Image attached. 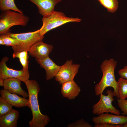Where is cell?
Instances as JSON below:
<instances>
[{"label":"cell","instance_id":"cell-20","mask_svg":"<svg viewBox=\"0 0 127 127\" xmlns=\"http://www.w3.org/2000/svg\"><path fill=\"white\" fill-rule=\"evenodd\" d=\"M28 51H22L16 53H13L12 57L13 58H18L23 66V68L25 69H28Z\"/></svg>","mask_w":127,"mask_h":127},{"label":"cell","instance_id":"cell-11","mask_svg":"<svg viewBox=\"0 0 127 127\" xmlns=\"http://www.w3.org/2000/svg\"><path fill=\"white\" fill-rule=\"evenodd\" d=\"M36 60L40 67L45 69L47 80L55 77L61 67L54 63L49 56L43 59L36 58Z\"/></svg>","mask_w":127,"mask_h":127},{"label":"cell","instance_id":"cell-25","mask_svg":"<svg viewBox=\"0 0 127 127\" xmlns=\"http://www.w3.org/2000/svg\"><path fill=\"white\" fill-rule=\"evenodd\" d=\"M122 125H115L108 123L95 124L94 127H122Z\"/></svg>","mask_w":127,"mask_h":127},{"label":"cell","instance_id":"cell-2","mask_svg":"<svg viewBox=\"0 0 127 127\" xmlns=\"http://www.w3.org/2000/svg\"><path fill=\"white\" fill-rule=\"evenodd\" d=\"M117 64V61L113 58L106 59L101 64L100 68L103 75L100 81L95 86L96 95L102 94L107 87H110L114 89L112 91L114 96L119 99L117 81L115 80V70Z\"/></svg>","mask_w":127,"mask_h":127},{"label":"cell","instance_id":"cell-24","mask_svg":"<svg viewBox=\"0 0 127 127\" xmlns=\"http://www.w3.org/2000/svg\"><path fill=\"white\" fill-rule=\"evenodd\" d=\"M117 101L118 105L123 112L121 114L127 115V99H119Z\"/></svg>","mask_w":127,"mask_h":127},{"label":"cell","instance_id":"cell-3","mask_svg":"<svg viewBox=\"0 0 127 127\" xmlns=\"http://www.w3.org/2000/svg\"><path fill=\"white\" fill-rule=\"evenodd\" d=\"M43 17L42 25L39 29L40 34L42 36L50 30L67 23L80 22L81 20L78 17H68L61 12L55 11Z\"/></svg>","mask_w":127,"mask_h":127},{"label":"cell","instance_id":"cell-22","mask_svg":"<svg viewBox=\"0 0 127 127\" xmlns=\"http://www.w3.org/2000/svg\"><path fill=\"white\" fill-rule=\"evenodd\" d=\"M13 106L1 97H0V116L11 111Z\"/></svg>","mask_w":127,"mask_h":127},{"label":"cell","instance_id":"cell-14","mask_svg":"<svg viewBox=\"0 0 127 127\" xmlns=\"http://www.w3.org/2000/svg\"><path fill=\"white\" fill-rule=\"evenodd\" d=\"M61 85V94L64 97L69 100L75 99L81 91L80 87L74 80L67 82Z\"/></svg>","mask_w":127,"mask_h":127},{"label":"cell","instance_id":"cell-17","mask_svg":"<svg viewBox=\"0 0 127 127\" xmlns=\"http://www.w3.org/2000/svg\"><path fill=\"white\" fill-rule=\"evenodd\" d=\"M117 84L119 99H125L127 98V79L120 77Z\"/></svg>","mask_w":127,"mask_h":127},{"label":"cell","instance_id":"cell-8","mask_svg":"<svg viewBox=\"0 0 127 127\" xmlns=\"http://www.w3.org/2000/svg\"><path fill=\"white\" fill-rule=\"evenodd\" d=\"M80 66L79 64H73L72 60H67L61 66L55 77V80L61 85L67 82L74 80Z\"/></svg>","mask_w":127,"mask_h":127},{"label":"cell","instance_id":"cell-19","mask_svg":"<svg viewBox=\"0 0 127 127\" xmlns=\"http://www.w3.org/2000/svg\"><path fill=\"white\" fill-rule=\"evenodd\" d=\"M100 4L111 13L115 12L118 7V0H97Z\"/></svg>","mask_w":127,"mask_h":127},{"label":"cell","instance_id":"cell-12","mask_svg":"<svg viewBox=\"0 0 127 127\" xmlns=\"http://www.w3.org/2000/svg\"><path fill=\"white\" fill-rule=\"evenodd\" d=\"M21 81L17 78H7L4 81V89L11 93L20 95L23 97L27 98L28 97V94L21 87Z\"/></svg>","mask_w":127,"mask_h":127},{"label":"cell","instance_id":"cell-10","mask_svg":"<svg viewBox=\"0 0 127 127\" xmlns=\"http://www.w3.org/2000/svg\"><path fill=\"white\" fill-rule=\"evenodd\" d=\"M53 48L52 46L44 43L43 40L35 43L32 47L29 54L36 58L43 59L49 56Z\"/></svg>","mask_w":127,"mask_h":127},{"label":"cell","instance_id":"cell-26","mask_svg":"<svg viewBox=\"0 0 127 127\" xmlns=\"http://www.w3.org/2000/svg\"><path fill=\"white\" fill-rule=\"evenodd\" d=\"M118 73L120 77L127 79V64L119 70Z\"/></svg>","mask_w":127,"mask_h":127},{"label":"cell","instance_id":"cell-21","mask_svg":"<svg viewBox=\"0 0 127 127\" xmlns=\"http://www.w3.org/2000/svg\"><path fill=\"white\" fill-rule=\"evenodd\" d=\"M0 38L3 40L4 45L14 47L19 44L20 42L18 40L8 35L7 34H0Z\"/></svg>","mask_w":127,"mask_h":127},{"label":"cell","instance_id":"cell-1","mask_svg":"<svg viewBox=\"0 0 127 127\" xmlns=\"http://www.w3.org/2000/svg\"><path fill=\"white\" fill-rule=\"evenodd\" d=\"M28 91L29 108L32 114V120L29 122L30 127H44L50 121L49 117L41 112L39 108L38 96L40 88L35 80L28 79L24 82Z\"/></svg>","mask_w":127,"mask_h":127},{"label":"cell","instance_id":"cell-15","mask_svg":"<svg viewBox=\"0 0 127 127\" xmlns=\"http://www.w3.org/2000/svg\"><path fill=\"white\" fill-rule=\"evenodd\" d=\"M37 7L39 13L43 16L54 11L55 6L62 0H29Z\"/></svg>","mask_w":127,"mask_h":127},{"label":"cell","instance_id":"cell-23","mask_svg":"<svg viewBox=\"0 0 127 127\" xmlns=\"http://www.w3.org/2000/svg\"><path fill=\"white\" fill-rule=\"evenodd\" d=\"M68 127H92V125L83 119L78 120L75 122L69 124Z\"/></svg>","mask_w":127,"mask_h":127},{"label":"cell","instance_id":"cell-29","mask_svg":"<svg viewBox=\"0 0 127 127\" xmlns=\"http://www.w3.org/2000/svg\"><path fill=\"white\" fill-rule=\"evenodd\" d=\"M122 127H127V122L122 125Z\"/></svg>","mask_w":127,"mask_h":127},{"label":"cell","instance_id":"cell-13","mask_svg":"<svg viewBox=\"0 0 127 127\" xmlns=\"http://www.w3.org/2000/svg\"><path fill=\"white\" fill-rule=\"evenodd\" d=\"M0 93L1 97L13 106L18 108L27 106L29 108L28 99L20 97L4 89L1 90Z\"/></svg>","mask_w":127,"mask_h":127},{"label":"cell","instance_id":"cell-6","mask_svg":"<svg viewBox=\"0 0 127 127\" xmlns=\"http://www.w3.org/2000/svg\"><path fill=\"white\" fill-rule=\"evenodd\" d=\"M107 95L103 93L99 95L100 99L98 102L92 107L93 114L99 115L104 113H111L119 115L120 114L119 110L113 106L112 102L114 100V95L112 91L107 90Z\"/></svg>","mask_w":127,"mask_h":127},{"label":"cell","instance_id":"cell-7","mask_svg":"<svg viewBox=\"0 0 127 127\" xmlns=\"http://www.w3.org/2000/svg\"><path fill=\"white\" fill-rule=\"evenodd\" d=\"M8 60L7 57H3L0 63V79L4 80L8 78L18 79L21 81L25 82L29 79L30 74L28 69L23 68L17 70L9 68L7 66L6 62Z\"/></svg>","mask_w":127,"mask_h":127},{"label":"cell","instance_id":"cell-16","mask_svg":"<svg viewBox=\"0 0 127 127\" xmlns=\"http://www.w3.org/2000/svg\"><path fill=\"white\" fill-rule=\"evenodd\" d=\"M19 113L13 109L8 113L0 116V127H16Z\"/></svg>","mask_w":127,"mask_h":127},{"label":"cell","instance_id":"cell-5","mask_svg":"<svg viewBox=\"0 0 127 127\" xmlns=\"http://www.w3.org/2000/svg\"><path fill=\"white\" fill-rule=\"evenodd\" d=\"M40 29L33 32L15 34L9 32L6 34L18 40L20 44L12 47L15 53L22 51L29 52L32 46L36 42L43 40L44 36H41L39 32Z\"/></svg>","mask_w":127,"mask_h":127},{"label":"cell","instance_id":"cell-9","mask_svg":"<svg viewBox=\"0 0 127 127\" xmlns=\"http://www.w3.org/2000/svg\"><path fill=\"white\" fill-rule=\"evenodd\" d=\"M95 124L108 123L115 125H123L127 122V116L108 113H103L92 118Z\"/></svg>","mask_w":127,"mask_h":127},{"label":"cell","instance_id":"cell-28","mask_svg":"<svg viewBox=\"0 0 127 127\" xmlns=\"http://www.w3.org/2000/svg\"><path fill=\"white\" fill-rule=\"evenodd\" d=\"M0 44L1 45H4V42L3 40L1 38H0Z\"/></svg>","mask_w":127,"mask_h":127},{"label":"cell","instance_id":"cell-18","mask_svg":"<svg viewBox=\"0 0 127 127\" xmlns=\"http://www.w3.org/2000/svg\"><path fill=\"white\" fill-rule=\"evenodd\" d=\"M0 9L3 12L10 10L23 13L22 10L17 7L14 0H0Z\"/></svg>","mask_w":127,"mask_h":127},{"label":"cell","instance_id":"cell-27","mask_svg":"<svg viewBox=\"0 0 127 127\" xmlns=\"http://www.w3.org/2000/svg\"><path fill=\"white\" fill-rule=\"evenodd\" d=\"M4 80L0 79V86H3Z\"/></svg>","mask_w":127,"mask_h":127},{"label":"cell","instance_id":"cell-4","mask_svg":"<svg viewBox=\"0 0 127 127\" xmlns=\"http://www.w3.org/2000/svg\"><path fill=\"white\" fill-rule=\"evenodd\" d=\"M29 20L23 13L10 10L3 11L0 16V35L9 32L10 28L13 26H25Z\"/></svg>","mask_w":127,"mask_h":127}]
</instances>
